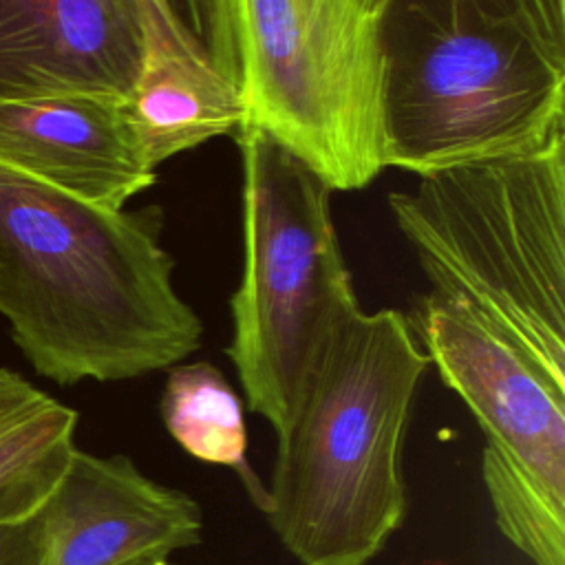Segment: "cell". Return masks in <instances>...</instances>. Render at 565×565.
Segmentation results:
<instances>
[{"label": "cell", "mask_w": 565, "mask_h": 565, "mask_svg": "<svg viewBox=\"0 0 565 565\" xmlns=\"http://www.w3.org/2000/svg\"><path fill=\"white\" fill-rule=\"evenodd\" d=\"M0 166L104 210L157 181L126 102L110 95L2 99Z\"/></svg>", "instance_id": "obj_9"}, {"label": "cell", "mask_w": 565, "mask_h": 565, "mask_svg": "<svg viewBox=\"0 0 565 565\" xmlns=\"http://www.w3.org/2000/svg\"><path fill=\"white\" fill-rule=\"evenodd\" d=\"M163 563H166L163 558H139V561H132L126 565H163Z\"/></svg>", "instance_id": "obj_17"}, {"label": "cell", "mask_w": 565, "mask_h": 565, "mask_svg": "<svg viewBox=\"0 0 565 565\" xmlns=\"http://www.w3.org/2000/svg\"><path fill=\"white\" fill-rule=\"evenodd\" d=\"M137 73L124 102L148 161L157 168L234 135L243 104L174 2L137 0Z\"/></svg>", "instance_id": "obj_11"}, {"label": "cell", "mask_w": 565, "mask_h": 565, "mask_svg": "<svg viewBox=\"0 0 565 565\" xmlns=\"http://www.w3.org/2000/svg\"><path fill=\"white\" fill-rule=\"evenodd\" d=\"M161 419L170 437L194 459L234 468L256 505L263 483L252 472L243 404L225 375L212 362H179L168 369L159 402Z\"/></svg>", "instance_id": "obj_13"}, {"label": "cell", "mask_w": 565, "mask_h": 565, "mask_svg": "<svg viewBox=\"0 0 565 565\" xmlns=\"http://www.w3.org/2000/svg\"><path fill=\"white\" fill-rule=\"evenodd\" d=\"M46 565H126L201 543V505L146 477L126 455L75 448L44 503Z\"/></svg>", "instance_id": "obj_8"}, {"label": "cell", "mask_w": 565, "mask_h": 565, "mask_svg": "<svg viewBox=\"0 0 565 565\" xmlns=\"http://www.w3.org/2000/svg\"><path fill=\"white\" fill-rule=\"evenodd\" d=\"M516 18L552 53L565 57V0H488Z\"/></svg>", "instance_id": "obj_14"}, {"label": "cell", "mask_w": 565, "mask_h": 565, "mask_svg": "<svg viewBox=\"0 0 565 565\" xmlns=\"http://www.w3.org/2000/svg\"><path fill=\"white\" fill-rule=\"evenodd\" d=\"M77 413L0 366V530L33 519L75 452Z\"/></svg>", "instance_id": "obj_12"}, {"label": "cell", "mask_w": 565, "mask_h": 565, "mask_svg": "<svg viewBox=\"0 0 565 565\" xmlns=\"http://www.w3.org/2000/svg\"><path fill=\"white\" fill-rule=\"evenodd\" d=\"M388 210L430 291L475 311L565 384V132L419 177Z\"/></svg>", "instance_id": "obj_4"}, {"label": "cell", "mask_w": 565, "mask_h": 565, "mask_svg": "<svg viewBox=\"0 0 565 565\" xmlns=\"http://www.w3.org/2000/svg\"><path fill=\"white\" fill-rule=\"evenodd\" d=\"M203 44L247 124L331 190L369 185L384 163L386 0H199Z\"/></svg>", "instance_id": "obj_5"}, {"label": "cell", "mask_w": 565, "mask_h": 565, "mask_svg": "<svg viewBox=\"0 0 565 565\" xmlns=\"http://www.w3.org/2000/svg\"><path fill=\"white\" fill-rule=\"evenodd\" d=\"M241 278L230 298L232 360L247 408L285 435L342 327L362 311L333 223V190L243 121Z\"/></svg>", "instance_id": "obj_6"}, {"label": "cell", "mask_w": 565, "mask_h": 565, "mask_svg": "<svg viewBox=\"0 0 565 565\" xmlns=\"http://www.w3.org/2000/svg\"><path fill=\"white\" fill-rule=\"evenodd\" d=\"M430 360L406 313H355L276 437L258 508L302 565H366L406 514L402 439Z\"/></svg>", "instance_id": "obj_2"}, {"label": "cell", "mask_w": 565, "mask_h": 565, "mask_svg": "<svg viewBox=\"0 0 565 565\" xmlns=\"http://www.w3.org/2000/svg\"><path fill=\"white\" fill-rule=\"evenodd\" d=\"M174 7L179 9V13L185 18V22L190 24V29L203 40V24H201V9H199V0H172Z\"/></svg>", "instance_id": "obj_16"}, {"label": "cell", "mask_w": 565, "mask_h": 565, "mask_svg": "<svg viewBox=\"0 0 565 565\" xmlns=\"http://www.w3.org/2000/svg\"><path fill=\"white\" fill-rule=\"evenodd\" d=\"M161 230L159 205L104 210L0 166V316L40 375L132 380L201 347Z\"/></svg>", "instance_id": "obj_1"}, {"label": "cell", "mask_w": 565, "mask_h": 565, "mask_svg": "<svg viewBox=\"0 0 565 565\" xmlns=\"http://www.w3.org/2000/svg\"><path fill=\"white\" fill-rule=\"evenodd\" d=\"M0 565H46V534L42 512L0 530Z\"/></svg>", "instance_id": "obj_15"}, {"label": "cell", "mask_w": 565, "mask_h": 565, "mask_svg": "<svg viewBox=\"0 0 565 565\" xmlns=\"http://www.w3.org/2000/svg\"><path fill=\"white\" fill-rule=\"evenodd\" d=\"M406 318L483 433L497 527L534 565H565V384L452 298L428 291Z\"/></svg>", "instance_id": "obj_7"}, {"label": "cell", "mask_w": 565, "mask_h": 565, "mask_svg": "<svg viewBox=\"0 0 565 565\" xmlns=\"http://www.w3.org/2000/svg\"><path fill=\"white\" fill-rule=\"evenodd\" d=\"M137 0H0V102L130 93Z\"/></svg>", "instance_id": "obj_10"}, {"label": "cell", "mask_w": 565, "mask_h": 565, "mask_svg": "<svg viewBox=\"0 0 565 565\" xmlns=\"http://www.w3.org/2000/svg\"><path fill=\"white\" fill-rule=\"evenodd\" d=\"M163 565H174V563H170V561H166V563H163Z\"/></svg>", "instance_id": "obj_18"}, {"label": "cell", "mask_w": 565, "mask_h": 565, "mask_svg": "<svg viewBox=\"0 0 565 565\" xmlns=\"http://www.w3.org/2000/svg\"><path fill=\"white\" fill-rule=\"evenodd\" d=\"M565 132V57L488 0H386L384 163L417 177Z\"/></svg>", "instance_id": "obj_3"}]
</instances>
